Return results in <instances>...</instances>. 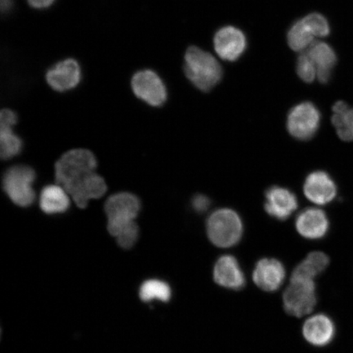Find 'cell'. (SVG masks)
Returning a JSON list of instances; mask_svg holds the SVG:
<instances>
[{"label": "cell", "mask_w": 353, "mask_h": 353, "mask_svg": "<svg viewBox=\"0 0 353 353\" xmlns=\"http://www.w3.org/2000/svg\"><path fill=\"white\" fill-rule=\"evenodd\" d=\"M94 154L85 149L65 152L56 163L57 184L72 196L79 208H86L92 199H99L107 192L108 187L101 176L96 174Z\"/></svg>", "instance_id": "1"}, {"label": "cell", "mask_w": 353, "mask_h": 353, "mask_svg": "<svg viewBox=\"0 0 353 353\" xmlns=\"http://www.w3.org/2000/svg\"><path fill=\"white\" fill-rule=\"evenodd\" d=\"M140 208L139 198L131 193L121 192L110 196L105 205L110 235L119 239L139 233L135 219Z\"/></svg>", "instance_id": "2"}, {"label": "cell", "mask_w": 353, "mask_h": 353, "mask_svg": "<svg viewBox=\"0 0 353 353\" xmlns=\"http://www.w3.org/2000/svg\"><path fill=\"white\" fill-rule=\"evenodd\" d=\"M184 72L192 85L203 92L210 91L223 77L219 61L195 46L190 47L185 54Z\"/></svg>", "instance_id": "3"}, {"label": "cell", "mask_w": 353, "mask_h": 353, "mask_svg": "<svg viewBox=\"0 0 353 353\" xmlns=\"http://www.w3.org/2000/svg\"><path fill=\"white\" fill-rule=\"evenodd\" d=\"M210 241L219 248H229L241 239L243 223L240 216L231 209H220L210 216L206 223Z\"/></svg>", "instance_id": "4"}, {"label": "cell", "mask_w": 353, "mask_h": 353, "mask_svg": "<svg viewBox=\"0 0 353 353\" xmlns=\"http://www.w3.org/2000/svg\"><path fill=\"white\" fill-rule=\"evenodd\" d=\"M316 287L313 280L290 277L283 294V305L289 315L295 317L311 314L316 305Z\"/></svg>", "instance_id": "5"}, {"label": "cell", "mask_w": 353, "mask_h": 353, "mask_svg": "<svg viewBox=\"0 0 353 353\" xmlns=\"http://www.w3.org/2000/svg\"><path fill=\"white\" fill-rule=\"evenodd\" d=\"M34 171L28 166L17 165L8 170L3 176V189L14 204L28 207L34 201L32 184Z\"/></svg>", "instance_id": "6"}, {"label": "cell", "mask_w": 353, "mask_h": 353, "mask_svg": "<svg viewBox=\"0 0 353 353\" xmlns=\"http://www.w3.org/2000/svg\"><path fill=\"white\" fill-rule=\"evenodd\" d=\"M321 122L319 110L314 104L303 103L290 110L287 120V129L294 139L307 141L319 131Z\"/></svg>", "instance_id": "7"}, {"label": "cell", "mask_w": 353, "mask_h": 353, "mask_svg": "<svg viewBox=\"0 0 353 353\" xmlns=\"http://www.w3.org/2000/svg\"><path fill=\"white\" fill-rule=\"evenodd\" d=\"M131 86L137 98L152 107H161L167 100L165 83L152 70L136 72L132 77Z\"/></svg>", "instance_id": "8"}, {"label": "cell", "mask_w": 353, "mask_h": 353, "mask_svg": "<svg viewBox=\"0 0 353 353\" xmlns=\"http://www.w3.org/2000/svg\"><path fill=\"white\" fill-rule=\"evenodd\" d=\"M302 332L309 344L317 347H325L336 338L337 326L330 316L325 313H317L309 316L304 322Z\"/></svg>", "instance_id": "9"}, {"label": "cell", "mask_w": 353, "mask_h": 353, "mask_svg": "<svg viewBox=\"0 0 353 353\" xmlns=\"http://www.w3.org/2000/svg\"><path fill=\"white\" fill-rule=\"evenodd\" d=\"M81 66L77 60L72 59L59 61L46 73L48 85L57 92L73 90L81 82Z\"/></svg>", "instance_id": "10"}, {"label": "cell", "mask_w": 353, "mask_h": 353, "mask_svg": "<svg viewBox=\"0 0 353 353\" xmlns=\"http://www.w3.org/2000/svg\"><path fill=\"white\" fill-rule=\"evenodd\" d=\"M303 192L312 203L325 205L332 202L337 195V187L334 181L324 171H315L307 176Z\"/></svg>", "instance_id": "11"}, {"label": "cell", "mask_w": 353, "mask_h": 353, "mask_svg": "<svg viewBox=\"0 0 353 353\" xmlns=\"http://www.w3.org/2000/svg\"><path fill=\"white\" fill-rule=\"evenodd\" d=\"M216 52L221 59L234 61L245 52L247 43L244 33L233 26L220 29L214 39Z\"/></svg>", "instance_id": "12"}, {"label": "cell", "mask_w": 353, "mask_h": 353, "mask_svg": "<svg viewBox=\"0 0 353 353\" xmlns=\"http://www.w3.org/2000/svg\"><path fill=\"white\" fill-rule=\"evenodd\" d=\"M285 279V269L275 259H263L256 264L253 272L254 284L266 292H274L281 288Z\"/></svg>", "instance_id": "13"}, {"label": "cell", "mask_w": 353, "mask_h": 353, "mask_svg": "<svg viewBox=\"0 0 353 353\" xmlns=\"http://www.w3.org/2000/svg\"><path fill=\"white\" fill-rule=\"evenodd\" d=\"M264 208L267 213L278 220H285L290 217L298 208L296 196L290 190L272 187L266 192Z\"/></svg>", "instance_id": "14"}, {"label": "cell", "mask_w": 353, "mask_h": 353, "mask_svg": "<svg viewBox=\"0 0 353 353\" xmlns=\"http://www.w3.org/2000/svg\"><path fill=\"white\" fill-rule=\"evenodd\" d=\"M298 232L309 240H319L327 234L330 222L323 210L316 208L304 210L295 222Z\"/></svg>", "instance_id": "15"}, {"label": "cell", "mask_w": 353, "mask_h": 353, "mask_svg": "<svg viewBox=\"0 0 353 353\" xmlns=\"http://www.w3.org/2000/svg\"><path fill=\"white\" fill-rule=\"evenodd\" d=\"M213 275L216 283L223 288L238 290L245 285L244 272L236 259L232 255H224L218 259Z\"/></svg>", "instance_id": "16"}, {"label": "cell", "mask_w": 353, "mask_h": 353, "mask_svg": "<svg viewBox=\"0 0 353 353\" xmlns=\"http://www.w3.org/2000/svg\"><path fill=\"white\" fill-rule=\"evenodd\" d=\"M17 122L14 112L3 109L0 113V154L3 160H10L21 152L22 143L12 130Z\"/></svg>", "instance_id": "17"}, {"label": "cell", "mask_w": 353, "mask_h": 353, "mask_svg": "<svg viewBox=\"0 0 353 353\" xmlns=\"http://www.w3.org/2000/svg\"><path fill=\"white\" fill-rule=\"evenodd\" d=\"M307 54L310 57L316 69V76L319 81L326 83L331 76V70L336 63V54L329 44L316 42L309 48Z\"/></svg>", "instance_id": "18"}, {"label": "cell", "mask_w": 353, "mask_h": 353, "mask_svg": "<svg viewBox=\"0 0 353 353\" xmlns=\"http://www.w3.org/2000/svg\"><path fill=\"white\" fill-rule=\"evenodd\" d=\"M69 206L68 193L60 185H51L43 188L41 196V207L44 213H63L68 210Z\"/></svg>", "instance_id": "19"}, {"label": "cell", "mask_w": 353, "mask_h": 353, "mask_svg": "<svg viewBox=\"0 0 353 353\" xmlns=\"http://www.w3.org/2000/svg\"><path fill=\"white\" fill-rule=\"evenodd\" d=\"M329 263V257L325 253L320 251L312 252L295 268L291 276L314 281L327 268Z\"/></svg>", "instance_id": "20"}, {"label": "cell", "mask_w": 353, "mask_h": 353, "mask_svg": "<svg viewBox=\"0 0 353 353\" xmlns=\"http://www.w3.org/2000/svg\"><path fill=\"white\" fill-rule=\"evenodd\" d=\"M332 123L337 134L346 142L353 141V108L343 101H338L333 107Z\"/></svg>", "instance_id": "21"}, {"label": "cell", "mask_w": 353, "mask_h": 353, "mask_svg": "<svg viewBox=\"0 0 353 353\" xmlns=\"http://www.w3.org/2000/svg\"><path fill=\"white\" fill-rule=\"evenodd\" d=\"M139 295L144 302L152 301L154 299L168 302L171 298V289L164 281L149 280L141 286Z\"/></svg>", "instance_id": "22"}, {"label": "cell", "mask_w": 353, "mask_h": 353, "mask_svg": "<svg viewBox=\"0 0 353 353\" xmlns=\"http://www.w3.org/2000/svg\"><path fill=\"white\" fill-rule=\"evenodd\" d=\"M313 35L303 20L295 22L288 33V43L294 51L305 50L313 41Z\"/></svg>", "instance_id": "23"}, {"label": "cell", "mask_w": 353, "mask_h": 353, "mask_svg": "<svg viewBox=\"0 0 353 353\" xmlns=\"http://www.w3.org/2000/svg\"><path fill=\"white\" fill-rule=\"evenodd\" d=\"M303 21L314 37H325L330 32L328 21L319 13H312L304 17Z\"/></svg>", "instance_id": "24"}, {"label": "cell", "mask_w": 353, "mask_h": 353, "mask_svg": "<svg viewBox=\"0 0 353 353\" xmlns=\"http://www.w3.org/2000/svg\"><path fill=\"white\" fill-rule=\"evenodd\" d=\"M297 73L304 82L312 83L316 76V69L307 52H303L299 57L297 63Z\"/></svg>", "instance_id": "25"}, {"label": "cell", "mask_w": 353, "mask_h": 353, "mask_svg": "<svg viewBox=\"0 0 353 353\" xmlns=\"http://www.w3.org/2000/svg\"><path fill=\"white\" fill-rule=\"evenodd\" d=\"M192 205L194 210L197 213H205L210 206V201L208 197L204 195H196L192 201Z\"/></svg>", "instance_id": "26"}, {"label": "cell", "mask_w": 353, "mask_h": 353, "mask_svg": "<svg viewBox=\"0 0 353 353\" xmlns=\"http://www.w3.org/2000/svg\"><path fill=\"white\" fill-rule=\"evenodd\" d=\"M29 6L35 10H46L52 6L55 0H26Z\"/></svg>", "instance_id": "27"}, {"label": "cell", "mask_w": 353, "mask_h": 353, "mask_svg": "<svg viewBox=\"0 0 353 353\" xmlns=\"http://www.w3.org/2000/svg\"><path fill=\"white\" fill-rule=\"evenodd\" d=\"M12 6V0H0V8L3 13L10 12Z\"/></svg>", "instance_id": "28"}]
</instances>
